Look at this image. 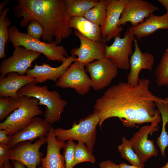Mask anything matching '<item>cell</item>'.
<instances>
[{
	"label": "cell",
	"instance_id": "obj_33",
	"mask_svg": "<svg viewBox=\"0 0 168 168\" xmlns=\"http://www.w3.org/2000/svg\"><path fill=\"white\" fill-rule=\"evenodd\" d=\"M11 148L8 145L0 144V168L5 161L10 159Z\"/></svg>",
	"mask_w": 168,
	"mask_h": 168
},
{
	"label": "cell",
	"instance_id": "obj_30",
	"mask_svg": "<svg viewBox=\"0 0 168 168\" xmlns=\"http://www.w3.org/2000/svg\"><path fill=\"white\" fill-rule=\"evenodd\" d=\"M76 144L72 141H68L63 148V155L66 168H73Z\"/></svg>",
	"mask_w": 168,
	"mask_h": 168
},
{
	"label": "cell",
	"instance_id": "obj_14",
	"mask_svg": "<svg viewBox=\"0 0 168 168\" xmlns=\"http://www.w3.org/2000/svg\"><path fill=\"white\" fill-rule=\"evenodd\" d=\"M73 33L79 39L80 45L71 51L72 56H77V59L85 66L105 57V44L92 40L82 35L74 29Z\"/></svg>",
	"mask_w": 168,
	"mask_h": 168
},
{
	"label": "cell",
	"instance_id": "obj_34",
	"mask_svg": "<svg viewBox=\"0 0 168 168\" xmlns=\"http://www.w3.org/2000/svg\"><path fill=\"white\" fill-rule=\"evenodd\" d=\"M10 139L7 131L5 129H0V144L8 145Z\"/></svg>",
	"mask_w": 168,
	"mask_h": 168
},
{
	"label": "cell",
	"instance_id": "obj_32",
	"mask_svg": "<svg viewBox=\"0 0 168 168\" xmlns=\"http://www.w3.org/2000/svg\"><path fill=\"white\" fill-rule=\"evenodd\" d=\"M155 103L161 115L162 120H166L168 122V98H161Z\"/></svg>",
	"mask_w": 168,
	"mask_h": 168
},
{
	"label": "cell",
	"instance_id": "obj_1",
	"mask_svg": "<svg viewBox=\"0 0 168 168\" xmlns=\"http://www.w3.org/2000/svg\"><path fill=\"white\" fill-rule=\"evenodd\" d=\"M150 82L149 79H140L134 86L121 82L108 88L94 105L93 112L100 118V129L105 120L113 117L119 118L126 127L159 123L161 114L155 103L159 97L150 90Z\"/></svg>",
	"mask_w": 168,
	"mask_h": 168
},
{
	"label": "cell",
	"instance_id": "obj_3",
	"mask_svg": "<svg viewBox=\"0 0 168 168\" xmlns=\"http://www.w3.org/2000/svg\"><path fill=\"white\" fill-rule=\"evenodd\" d=\"M17 94L20 96L36 98L38 100L39 105L46 106L44 120L51 124L60 120L67 105V101L61 98V96L57 91H49L46 85L41 86L29 83L20 89Z\"/></svg>",
	"mask_w": 168,
	"mask_h": 168
},
{
	"label": "cell",
	"instance_id": "obj_15",
	"mask_svg": "<svg viewBox=\"0 0 168 168\" xmlns=\"http://www.w3.org/2000/svg\"><path fill=\"white\" fill-rule=\"evenodd\" d=\"M159 10L157 6L147 1L129 0L122 12L118 26H122L128 22L132 26H136Z\"/></svg>",
	"mask_w": 168,
	"mask_h": 168
},
{
	"label": "cell",
	"instance_id": "obj_10",
	"mask_svg": "<svg viewBox=\"0 0 168 168\" xmlns=\"http://www.w3.org/2000/svg\"><path fill=\"white\" fill-rule=\"evenodd\" d=\"M46 143V137L38 139L33 143L30 141L20 142L11 148L10 160L19 162L26 168H37L43 156L40 148Z\"/></svg>",
	"mask_w": 168,
	"mask_h": 168
},
{
	"label": "cell",
	"instance_id": "obj_27",
	"mask_svg": "<svg viewBox=\"0 0 168 168\" xmlns=\"http://www.w3.org/2000/svg\"><path fill=\"white\" fill-rule=\"evenodd\" d=\"M154 75L158 86H168V47L166 49L155 70Z\"/></svg>",
	"mask_w": 168,
	"mask_h": 168
},
{
	"label": "cell",
	"instance_id": "obj_13",
	"mask_svg": "<svg viewBox=\"0 0 168 168\" xmlns=\"http://www.w3.org/2000/svg\"><path fill=\"white\" fill-rule=\"evenodd\" d=\"M129 0H105L107 15L105 20L100 26L103 39L109 42L120 33L124 28L118 24L122 12Z\"/></svg>",
	"mask_w": 168,
	"mask_h": 168
},
{
	"label": "cell",
	"instance_id": "obj_16",
	"mask_svg": "<svg viewBox=\"0 0 168 168\" xmlns=\"http://www.w3.org/2000/svg\"><path fill=\"white\" fill-rule=\"evenodd\" d=\"M52 124L38 116L34 117L25 127L15 134L9 136V146L12 148L17 144L26 141L46 137Z\"/></svg>",
	"mask_w": 168,
	"mask_h": 168
},
{
	"label": "cell",
	"instance_id": "obj_25",
	"mask_svg": "<svg viewBox=\"0 0 168 168\" xmlns=\"http://www.w3.org/2000/svg\"><path fill=\"white\" fill-rule=\"evenodd\" d=\"M10 9L7 7L0 14V58L6 56L5 53V46L8 40V28L11 26V21L9 20L7 16Z\"/></svg>",
	"mask_w": 168,
	"mask_h": 168
},
{
	"label": "cell",
	"instance_id": "obj_7",
	"mask_svg": "<svg viewBox=\"0 0 168 168\" xmlns=\"http://www.w3.org/2000/svg\"><path fill=\"white\" fill-rule=\"evenodd\" d=\"M41 54L21 46L15 48L12 56L1 61L0 65L1 75L5 76L11 72H17L19 75L25 74L32 63Z\"/></svg>",
	"mask_w": 168,
	"mask_h": 168
},
{
	"label": "cell",
	"instance_id": "obj_29",
	"mask_svg": "<svg viewBox=\"0 0 168 168\" xmlns=\"http://www.w3.org/2000/svg\"><path fill=\"white\" fill-rule=\"evenodd\" d=\"M96 158L85 144L81 141L76 144L75 153L73 166L83 162H89L94 163Z\"/></svg>",
	"mask_w": 168,
	"mask_h": 168
},
{
	"label": "cell",
	"instance_id": "obj_31",
	"mask_svg": "<svg viewBox=\"0 0 168 168\" xmlns=\"http://www.w3.org/2000/svg\"><path fill=\"white\" fill-rule=\"evenodd\" d=\"M27 26V34L31 37L39 39L43 36L44 32V28L37 21H32Z\"/></svg>",
	"mask_w": 168,
	"mask_h": 168
},
{
	"label": "cell",
	"instance_id": "obj_6",
	"mask_svg": "<svg viewBox=\"0 0 168 168\" xmlns=\"http://www.w3.org/2000/svg\"><path fill=\"white\" fill-rule=\"evenodd\" d=\"M21 97V106L0 123V129L6 130L9 136L17 133L29 124L34 117L43 113L37 99L27 96Z\"/></svg>",
	"mask_w": 168,
	"mask_h": 168
},
{
	"label": "cell",
	"instance_id": "obj_19",
	"mask_svg": "<svg viewBox=\"0 0 168 168\" xmlns=\"http://www.w3.org/2000/svg\"><path fill=\"white\" fill-rule=\"evenodd\" d=\"M52 126L48 133L47 138V151L45 156L41 159L39 168H66L65 161L60 150L65 145L66 142L56 137Z\"/></svg>",
	"mask_w": 168,
	"mask_h": 168
},
{
	"label": "cell",
	"instance_id": "obj_38",
	"mask_svg": "<svg viewBox=\"0 0 168 168\" xmlns=\"http://www.w3.org/2000/svg\"><path fill=\"white\" fill-rule=\"evenodd\" d=\"M119 168H140L133 165H129L124 163H122L119 165Z\"/></svg>",
	"mask_w": 168,
	"mask_h": 168
},
{
	"label": "cell",
	"instance_id": "obj_23",
	"mask_svg": "<svg viewBox=\"0 0 168 168\" xmlns=\"http://www.w3.org/2000/svg\"><path fill=\"white\" fill-rule=\"evenodd\" d=\"M97 0H65L67 12L70 18L84 17L99 2Z\"/></svg>",
	"mask_w": 168,
	"mask_h": 168
},
{
	"label": "cell",
	"instance_id": "obj_36",
	"mask_svg": "<svg viewBox=\"0 0 168 168\" xmlns=\"http://www.w3.org/2000/svg\"><path fill=\"white\" fill-rule=\"evenodd\" d=\"M12 163L15 168H26V167L18 161L12 160Z\"/></svg>",
	"mask_w": 168,
	"mask_h": 168
},
{
	"label": "cell",
	"instance_id": "obj_5",
	"mask_svg": "<svg viewBox=\"0 0 168 168\" xmlns=\"http://www.w3.org/2000/svg\"><path fill=\"white\" fill-rule=\"evenodd\" d=\"M100 122L98 115L93 112L79 119L78 123L74 122L71 128H55L54 133L57 138L62 141L77 140L83 142L92 153L96 141V128Z\"/></svg>",
	"mask_w": 168,
	"mask_h": 168
},
{
	"label": "cell",
	"instance_id": "obj_12",
	"mask_svg": "<svg viewBox=\"0 0 168 168\" xmlns=\"http://www.w3.org/2000/svg\"><path fill=\"white\" fill-rule=\"evenodd\" d=\"M158 124L152 123L150 125L142 126L134 133L129 140L133 150L143 162L151 157L156 156L158 155V150L154 141L148 138L149 134L151 135L158 131Z\"/></svg>",
	"mask_w": 168,
	"mask_h": 168
},
{
	"label": "cell",
	"instance_id": "obj_8",
	"mask_svg": "<svg viewBox=\"0 0 168 168\" xmlns=\"http://www.w3.org/2000/svg\"><path fill=\"white\" fill-rule=\"evenodd\" d=\"M120 35L115 37L113 44L110 46L105 44V57L110 59L118 68L128 70L130 68L129 56L133 54V43L135 38L128 31H126L124 37Z\"/></svg>",
	"mask_w": 168,
	"mask_h": 168
},
{
	"label": "cell",
	"instance_id": "obj_20",
	"mask_svg": "<svg viewBox=\"0 0 168 168\" xmlns=\"http://www.w3.org/2000/svg\"><path fill=\"white\" fill-rule=\"evenodd\" d=\"M7 76H0V96H9L19 99L17 94L18 90L26 85L35 82V79L31 76L19 75L15 72H11Z\"/></svg>",
	"mask_w": 168,
	"mask_h": 168
},
{
	"label": "cell",
	"instance_id": "obj_11",
	"mask_svg": "<svg viewBox=\"0 0 168 168\" xmlns=\"http://www.w3.org/2000/svg\"><path fill=\"white\" fill-rule=\"evenodd\" d=\"M85 66L86 72L89 73L91 77V87L95 91L103 89L110 85L118 73L117 66L106 57Z\"/></svg>",
	"mask_w": 168,
	"mask_h": 168
},
{
	"label": "cell",
	"instance_id": "obj_39",
	"mask_svg": "<svg viewBox=\"0 0 168 168\" xmlns=\"http://www.w3.org/2000/svg\"><path fill=\"white\" fill-rule=\"evenodd\" d=\"M157 1L162 5L168 12V0H158Z\"/></svg>",
	"mask_w": 168,
	"mask_h": 168
},
{
	"label": "cell",
	"instance_id": "obj_9",
	"mask_svg": "<svg viewBox=\"0 0 168 168\" xmlns=\"http://www.w3.org/2000/svg\"><path fill=\"white\" fill-rule=\"evenodd\" d=\"M85 66L77 58L56 82L55 86L72 88L82 95L87 93L91 87V81L86 73Z\"/></svg>",
	"mask_w": 168,
	"mask_h": 168
},
{
	"label": "cell",
	"instance_id": "obj_26",
	"mask_svg": "<svg viewBox=\"0 0 168 168\" xmlns=\"http://www.w3.org/2000/svg\"><path fill=\"white\" fill-rule=\"evenodd\" d=\"M106 15L105 0H100L94 7L89 10L85 13L84 17L101 26L105 20Z\"/></svg>",
	"mask_w": 168,
	"mask_h": 168
},
{
	"label": "cell",
	"instance_id": "obj_18",
	"mask_svg": "<svg viewBox=\"0 0 168 168\" xmlns=\"http://www.w3.org/2000/svg\"><path fill=\"white\" fill-rule=\"evenodd\" d=\"M77 58L72 55L66 58L60 66L56 67H52L45 63L41 65L36 64L33 68L27 70L26 75L34 77L36 83H42L47 80L57 82Z\"/></svg>",
	"mask_w": 168,
	"mask_h": 168
},
{
	"label": "cell",
	"instance_id": "obj_41",
	"mask_svg": "<svg viewBox=\"0 0 168 168\" xmlns=\"http://www.w3.org/2000/svg\"><path fill=\"white\" fill-rule=\"evenodd\" d=\"M160 168H168V161L167 162L164 166Z\"/></svg>",
	"mask_w": 168,
	"mask_h": 168
},
{
	"label": "cell",
	"instance_id": "obj_24",
	"mask_svg": "<svg viewBox=\"0 0 168 168\" xmlns=\"http://www.w3.org/2000/svg\"><path fill=\"white\" fill-rule=\"evenodd\" d=\"M122 143L118 147L121 157L133 165L140 168H144V162L142 161L133 150L129 140L124 137L121 139Z\"/></svg>",
	"mask_w": 168,
	"mask_h": 168
},
{
	"label": "cell",
	"instance_id": "obj_21",
	"mask_svg": "<svg viewBox=\"0 0 168 168\" xmlns=\"http://www.w3.org/2000/svg\"><path fill=\"white\" fill-rule=\"evenodd\" d=\"M159 29H168V12L161 16L152 14L143 22L136 26H130L128 30L137 40H140Z\"/></svg>",
	"mask_w": 168,
	"mask_h": 168
},
{
	"label": "cell",
	"instance_id": "obj_22",
	"mask_svg": "<svg viewBox=\"0 0 168 168\" xmlns=\"http://www.w3.org/2000/svg\"><path fill=\"white\" fill-rule=\"evenodd\" d=\"M68 26L70 28H74L84 36L92 40L106 43L102 37L100 26L84 17H73L70 18Z\"/></svg>",
	"mask_w": 168,
	"mask_h": 168
},
{
	"label": "cell",
	"instance_id": "obj_4",
	"mask_svg": "<svg viewBox=\"0 0 168 168\" xmlns=\"http://www.w3.org/2000/svg\"><path fill=\"white\" fill-rule=\"evenodd\" d=\"M8 41L14 48L22 46L27 49L43 54L49 61L63 62L66 57L67 51L62 45H59L55 41L49 44L32 37L27 33L20 32L14 26L8 28Z\"/></svg>",
	"mask_w": 168,
	"mask_h": 168
},
{
	"label": "cell",
	"instance_id": "obj_17",
	"mask_svg": "<svg viewBox=\"0 0 168 168\" xmlns=\"http://www.w3.org/2000/svg\"><path fill=\"white\" fill-rule=\"evenodd\" d=\"M134 43V50L130 59V71L127 76V82L133 86L138 83L141 71L143 69L152 71L155 61L154 57L151 54L142 52L136 37Z\"/></svg>",
	"mask_w": 168,
	"mask_h": 168
},
{
	"label": "cell",
	"instance_id": "obj_40",
	"mask_svg": "<svg viewBox=\"0 0 168 168\" xmlns=\"http://www.w3.org/2000/svg\"><path fill=\"white\" fill-rule=\"evenodd\" d=\"M9 2L8 0H6L1 2L0 3V14L3 11V9L5 6Z\"/></svg>",
	"mask_w": 168,
	"mask_h": 168
},
{
	"label": "cell",
	"instance_id": "obj_2",
	"mask_svg": "<svg viewBox=\"0 0 168 168\" xmlns=\"http://www.w3.org/2000/svg\"><path fill=\"white\" fill-rule=\"evenodd\" d=\"M13 12L15 17H22L20 25L26 27L35 21L43 27V41H54L59 45L72 32L68 26L70 18L66 9L65 0H17Z\"/></svg>",
	"mask_w": 168,
	"mask_h": 168
},
{
	"label": "cell",
	"instance_id": "obj_28",
	"mask_svg": "<svg viewBox=\"0 0 168 168\" xmlns=\"http://www.w3.org/2000/svg\"><path fill=\"white\" fill-rule=\"evenodd\" d=\"M21 103V97L17 99L9 96H0V121L6 119L12 112L18 108Z\"/></svg>",
	"mask_w": 168,
	"mask_h": 168
},
{
	"label": "cell",
	"instance_id": "obj_35",
	"mask_svg": "<svg viewBox=\"0 0 168 168\" xmlns=\"http://www.w3.org/2000/svg\"><path fill=\"white\" fill-rule=\"evenodd\" d=\"M100 168H119V165L110 160H107L101 162L99 164Z\"/></svg>",
	"mask_w": 168,
	"mask_h": 168
},
{
	"label": "cell",
	"instance_id": "obj_37",
	"mask_svg": "<svg viewBox=\"0 0 168 168\" xmlns=\"http://www.w3.org/2000/svg\"><path fill=\"white\" fill-rule=\"evenodd\" d=\"M2 168H15V167L10 161L9 159L4 163Z\"/></svg>",
	"mask_w": 168,
	"mask_h": 168
}]
</instances>
